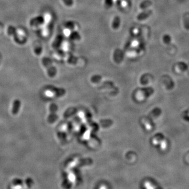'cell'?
<instances>
[{
    "instance_id": "cell-1",
    "label": "cell",
    "mask_w": 189,
    "mask_h": 189,
    "mask_svg": "<svg viewBox=\"0 0 189 189\" xmlns=\"http://www.w3.org/2000/svg\"><path fill=\"white\" fill-rule=\"evenodd\" d=\"M21 106V102L19 99H15L13 103V106L12 108V113L14 115H17L19 113Z\"/></svg>"
},
{
    "instance_id": "cell-2",
    "label": "cell",
    "mask_w": 189,
    "mask_h": 189,
    "mask_svg": "<svg viewBox=\"0 0 189 189\" xmlns=\"http://www.w3.org/2000/svg\"><path fill=\"white\" fill-rule=\"evenodd\" d=\"M15 31V28L13 26H9V28H8V34L9 35H12L13 33H14Z\"/></svg>"
},
{
    "instance_id": "cell-3",
    "label": "cell",
    "mask_w": 189,
    "mask_h": 189,
    "mask_svg": "<svg viewBox=\"0 0 189 189\" xmlns=\"http://www.w3.org/2000/svg\"><path fill=\"white\" fill-rule=\"evenodd\" d=\"M188 116H189V113H188Z\"/></svg>"
}]
</instances>
